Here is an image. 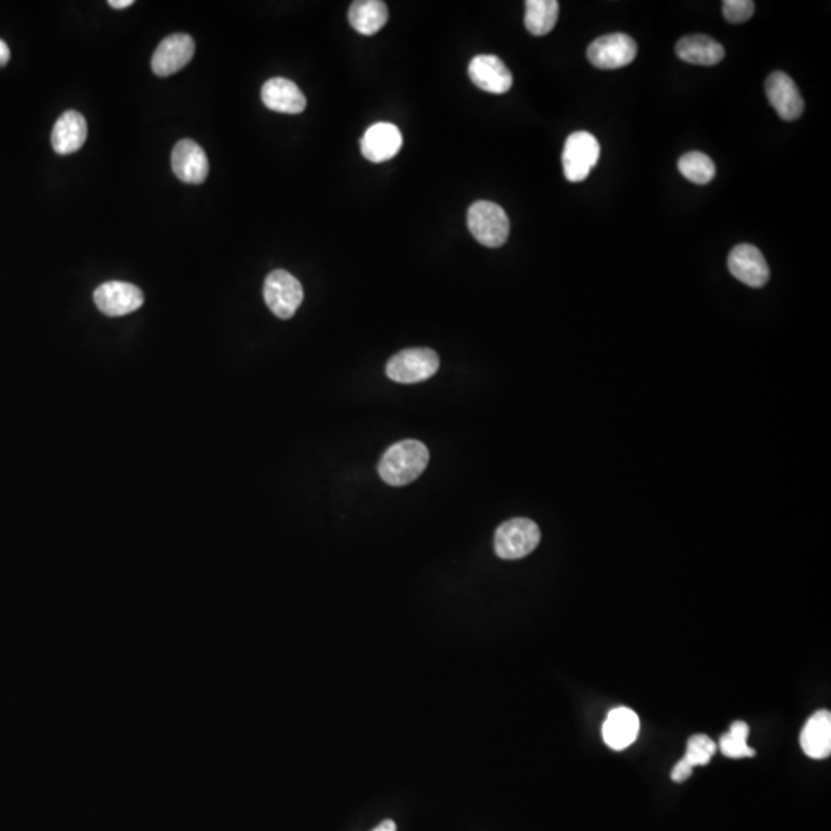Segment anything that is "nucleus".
I'll return each instance as SVG.
<instances>
[{
    "instance_id": "obj_1",
    "label": "nucleus",
    "mask_w": 831,
    "mask_h": 831,
    "mask_svg": "<svg viewBox=\"0 0 831 831\" xmlns=\"http://www.w3.org/2000/svg\"><path fill=\"white\" fill-rule=\"evenodd\" d=\"M430 461L428 448L416 439L391 445L378 465L379 476L391 487H404L424 473Z\"/></svg>"
},
{
    "instance_id": "obj_17",
    "label": "nucleus",
    "mask_w": 831,
    "mask_h": 831,
    "mask_svg": "<svg viewBox=\"0 0 831 831\" xmlns=\"http://www.w3.org/2000/svg\"><path fill=\"white\" fill-rule=\"evenodd\" d=\"M639 727L641 725L635 711L619 707L608 713L607 721L602 725V736L608 747L621 751L636 741Z\"/></svg>"
},
{
    "instance_id": "obj_26",
    "label": "nucleus",
    "mask_w": 831,
    "mask_h": 831,
    "mask_svg": "<svg viewBox=\"0 0 831 831\" xmlns=\"http://www.w3.org/2000/svg\"><path fill=\"white\" fill-rule=\"evenodd\" d=\"M10 56V48H8V45L0 39V67H4V65L8 64Z\"/></svg>"
},
{
    "instance_id": "obj_19",
    "label": "nucleus",
    "mask_w": 831,
    "mask_h": 831,
    "mask_svg": "<svg viewBox=\"0 0 831 831\" xmlns=\"http://www.w3.org/2000/svg\"><path fill=\"white\" fill-rule=\"evenodd\" d=\"M676 53L679 59L687 64L702 65V67H713L724 61L725 50L719 42L713 41L711 37L695 34V36L682 37L676 44Z\"/></svg>"
},
{
    "instance_id": "obj_18",
    "label": "nucleus",
    "mask_w": 831,
    "mask_h": 831,
    "mask_svg": "<svg viewBox=\"0 0 831 831\" xmlns=\"http://www.w3.org/2000/svg\"><path fill=\"white\" fill-rule=\"evenodd\" d=\"M801 747L811 759H825L831 753L830 711L819 710L808 719L801 731Z\"/></svg>"
},
{
    "instance_id": "obj_16",
    "label": "nucleus",
    "mask_w": 831,
    "mask_h": 831,
    "mask_svg": "<svg viewBox=\"0 0 831 831\" xmlns=\"http://www.w3.org/2000/svg\"><path fill=\"white\" fill-rule=\"evenodd\" d=\"M88 125L85 117L77 111H67L59 117L51 133L53 150L61 156L76 153L87 142Z\"/></svg>"
},
{
    "instance_id": "obj_14",
    "label": "nucleus",
    "mask_w": 831,
    "mask_h": 831,
    "mask_svg": "<svg viewBox=\"0 0 831 831\" xmlns=\"http://www.w3.org/2000/svg\"><path fill=\"white\" fill-rule=\"evenodd\" d=\"M171 167L177 179L187 184H202L210 171L204 148L190 139L177 142L171 156Z\"/></svg>"
},
{
    "instance_id": "obj_9",
    "label": "nucleus",
    "mask_w": 831,
    "mask_h": 831,
    "mask_svg": "<svg viewBox=\"0 0 831 831\" xmlns=\"http://www.w3.org/2000/svg\"><path fill=\"white\" fill-rule=\"evenodd\" d=\"M196 44L190 34H171L154 51L151 68L156 76L167 77L190 64Z\"/></svg>"
},
{
    "instance_id": "obj_15",
    "label": "nucleus",
    "mask_w": 831,
    "mask_h": 831,
    "mask_svg": "<svg viewBox=\"0 0 831 831\" xmlns=\"http://www.w3.org/2000/svg\"><path fill=\"white\" fill-rule=\"evenodd\" d=\"M262 102L268 110L284 114H301L307 108V99L301 88L284 77H274L262 87Z\"/></svg>"
},
{
    "instance_id": "obj_27",
    "label": "nucleus",
    "mask_w": 831,
    "mask_h": 831,
    "mask_svg": "<svg viewBox=\"0 0 831 831\" xmlns=\"http://www.w3.org/2000/svg\"><path fill=\"white\" fill-rule=\"evenodd\" d=\"M133 4V0H110V2H108V5L116 8V10H124V8L131 7Z\"/></svg>"
},
{
    "instance_id": "obj_21",
    "label": "nucleus",
    "mask_w": 831,
    "mask_h": 831,
    "mask_svg": "<svg viewBox=\"0 0 831 831\" xmlns=\"http://www.w3.org/2000/svg\"><path fill=\"white\" fill-rule=\"evenodd\" d=\"M715 753L716 744L713 739L705 735L691 736L687 742V753L671 770V779L678 784L687 781L693 775V768L707 765Z\"/></svg>"
},
{
    "instance_id": "obj_3",
    "label": "nucleus",
    "mask_w": 831,
    "mask_h": 831,
    "mask_svg": "<svg viewBox=\"0 0 831 831\" xmlns=\"http://www.w3.org/2000/svg\"><path fill=\"white\" fill-rule=\"evenodd\" d=\"M541 542V530L530 519L516 518L499 525L494 551L505 561H516L533 553Z\"/></svg>"
},
{
    "instance_id": "obj_28",
    "label": "nucleus",
    "mask_w": 831,
    "mask_h": 831,
    "mask_svg": "<svg viewBox=\"0 0 831 831\" xmlns=\"http://www.w3.org/2000/svg\"><path fill=\"white\" fill-rule=\"evenodd\" d=\"M373 831H398V827L391 819H387V821L381 822Z\"/></svg>"
},
{
    "instance_id": "obj_8",
    "label": "nucleus",
    "mask_w": 831,
    "mask_h": 831,
    "mask_svg": "<svg viewBox=\"0 0 831 831\" xmlns=\"http://www.w3.org/2000/svg\"><path fill=\"white\" fill-rule=\"evenodd\" d=\"M97 308L110 318L134 313L144 305V293L128 282L111 281L94 291Z\"/></svg>"
},
{
    "instance_id": "obj_6",
    "label": "nucleus",
    "mask_w": 831,
    "mask_h": 831,
    "mask_svg": "<svg viewBox=\"0 0 831 831\" xmlns=\"http://www.w3.org/2000/svg\"><path fill=\"white\" fill-rule=\"evenodd\" d=\"M264 299L274 316L290 319L304 301V288L293 274L285 270H274L265 279Z\"/></svg>"
},
{
    "instance_id": "obj_25",
    "label": "nucleus",
    "mask_w": 831,
    "mask_h": 831,
    "mask_svg": "<svg viewBox=\"0 0 831 831\" xmlns=\"http://www.w3.org/2000/svg\"><path fill=\"white\" fill-rule=\"evenodd\" d=\"M722 13L730 24H744L755 14V2L751 0H725Z\"/></svg>"
},
{
    "instance_id": "obj_24",
    "label": "nucleus",
    "mask_w": 831,
    "mask_h": 831,
    "mask_svg": "<svg viewBox=\"0 0 831 831\" xmlns=\"http://www.w3.org/2000/svg\"><path fill=\"white\" fill-rule=\"evenodd\" d=\"M750 728L745 722L738 721L731 725L727 735L721 738V751L730 759L753 758L756 751L748 747L747 739Z\"/></svg>"
},
{
    "instance_id": "obj_10",
    "label": "nucleus",
    "mask_w": 831,
    "mask_h": 831,
    "mask_svg": "<svg viewBox=\"0 0 831 831\" xmlns=\"http://www.w3.org/2000/svg\"><path fill=\"white\" fill-rule=\"evenodd\" d=\"M728 270L742 284L762 288L770 279V268L764 254L755 245L741 244L728 256Z\"/></svg>"
},
{
    "instance_id": "obj_4",
    "label": "nucleus",
    "mask_w": 831,
    "mask_h": 831,
    "mask_svg": "<svg viewBox=\"0 0 831 831\" xmlns=\"http://www.w3.org/2000/svg\"><path fill=\"white\" fill-rule=\"evenodd\" d=\"M439 370V356L430 348H408L399 351L387 364V376L399 384L427 381Z\"/></svg>"
},
{
    "instance_id": "obj_23",
    "label": "nucleus",
    "mask_w": 831,
    "mask_h": 831,
    "mask_svg": "<svg viewBox=\"0 0 831 831\" xmlns=\"http://www.w3.org/2000/svg\"><path fill=\"white\" fill-rule=\"evenodd\" d=\"M679 171L693 184H710L716 176L715 162L701 151H691L679 159Z\"/></svg>"
},
{
    "instance_id": "obj_5",
    "label": "nucleus",
    "mask_w": 831,
    "mask_h": 831,
    "mask_svg": "<svg viewBox=\"0 0 831 831\" xmlns=\"http://www.w3.org/2000/svg\"><path fill=\"white\" fill-rule=\"evenodd\" d=\"M601 145L588 131H576L568 136L562 153V165L567 181L582 182L598 164Z\"/></svg>"
},
{
    "instance_id": "obj_2",
    "label": "nucleus",
    "mask_w": 831,
    "mask_h": 831,
    "mask_svg": "<svg viewBox=\"0 0 831 831\" xmlns=\"http://www.w3.org/2000/svg\"><path fill=\"white\" fill-rule=\"evenodd\" d=\"M468 228L479 244L499 248L507 242L510 221L504 208L488 201H478L468 210Z\"/></svg>"
},
{
    "instance_id": "obj_7",
    "label": "nucleus",
    "mask_w": 831,
    "mask_h": 831,
    "mask_svg": "<svg viewBox=\"0 0 831 831\" xmlns=\"http://www.w3.org/2000/svg\"><path fill=\"white\" fill-rule=\"evenodd\" d=\"M638 45L628 34L613 33L591 42L587 50L588 61L602 70L627 67L635 61Z\"/></svg>"
},
{
    "instance_id": "obj_11",
    "label": "nucleus",
    "mask_w": 831,
    "mask_h": 831,
    "mask_svg": "<svg viewBox=\"0 0 831 831\" xmlns=\"http://www.w3.org/2000/svg\"><path fill=\"white\" fill-rule=\"evenodd\" d=\"M765 93L782 121H796L804 113L801 91L788 74L782 71L771 73L765 81Z\"/></svg>"
},
{
    "instance_id": "obj_20",
    "label": "nucleus",
    "mask_w": 831,
    "mask_h": 831,
    "mask_svg": "<svg viewBox=\"0 0 831 831\" xmlns=\"http://www.w3.org/2000/svg\"><path fill=\"white\" fill-rule=\"evenodd\" d=\"M348 21L358 33L373 36L387 24V5L382 0H356L348 10Z\"/></svg>"
},
{
    "instance_id": "obj_13",
    "label": "nucleus",
    "mask_w": 831,
    "mask_h": 831,
    "mask_svg": "<svg viewBox=\"0 0 831 831\" xmlns=\"http://www.w3.org/2000/svg\"><path fill=\"white\" fill-rule=\"evenodd\" d=\"M404 139L401 130L390 122H379L365 131L361 151L367 161L382 164L390 161L401 151Z\"/></svg>"
},
{
    "instance_id": "obj_22",
    "label": "nucleus",
    "mask_w": 831,
    "mask_h": 831,
    "mask_svg": "<svg viewBox=\"0 0 831 831\" xmlns=\"http://www.w3.org/2000/svg\"><path fill=\"white\" fill-rule=\"evenodd\" d=\"M559 2L528 0L525 2V27L533 36H545L558 22Z\"/></svg>"
},
{
    "instance_id": "obj_12",
    "label": "nucleus",
    "mask_w": 831,
    "mask_h": 831,
    "mask_svg": "<svg viewBox=\"0 0 831 831\" xmlns=\"http://www.w3.org/2000/svg\"><path fill=\"white\" fill-rule=\"evenodd\" d=\"M468 76L485 93L504 94L513 87V74L493 54H479L468 65Z\"/></svg>"
}]
</instances>
